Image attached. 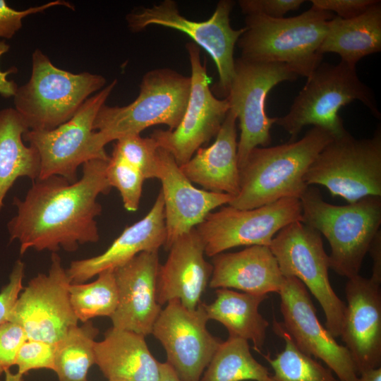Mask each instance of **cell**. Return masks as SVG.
<instances>
[{"instance_id": "obj_18", "label": "cell", "mask_w": 381, "mask_h": 381, "mask_svg": "<svg viewBox=\"0 0 381 381\" xmlns=\"http://www.w3.org/2000/svg\"><path fill=\"white\" fill-rule=\"evenodd\" d=\"M340 337L356 370L381 367L380 284L358 274L348 279Z\"/></svg>"}, {"instance_id": "obj_40", "label": "cell", "mask_w": 381, "mask_h": 381, "mask_svg": "<svg viewBox=\"0 0 381 381\" xmlns=\"http://www.w3.org/2000/svg\"><path fill=\"white\" fill-rule=\"evenodd\" d=\"M377 0H310L312 6L337 13V17L347 20L364 13Z\"/></svg>"}, {"instance_id": "obj_46", "label": "cell", "mask_w": 381, "mask_h": 381, "mask_svg": "<svg viewBox=\"0 0 381 381\" xmlns=\"http://www.w3.org/2000/svg\"><path fill=\"white\" fill-rule=\"evenodd\" d=\"M108 381H125V380H109Z\"/></svg>"}, {"instance_id": "obj_24", "label": "cell", "mask_w": 381, "mask_h": 381, "mask_svg": "<svg viewBox=\"0 0 381 381\" xmlns=\"http://www.w3.org/2000/svg\"><path fill=\"white\" fill-rule=\"evenodd\" d=\"M236 120V114L229 109L214 142L209 147H200L180 166L183 174L204 190L234 197L239 193Z\"/></svg>"}, {"instance_id": "obj_37", "label": "cell", "mask_w": 381, "mask_h": 381, "mask_svg": "<svg viewBox=\"0 0 381 381\" xmlns=\"http://www.w3.org/2000/svg\"><path fill=\"white\" fill-rule=\"evenodd\" d=\"M54 6H64L74 10L69 2L57 0L46 4L30 7L24 11H16L8 6L5 0H0V37L11 39L22 28V19L25 16L42 12Z\"/></svg>"}, {"instance_id": "obj_33", "label": "cell", "mask_w": 381, "mask_h": 381, "mask_svg": "<svg viewBox=\"0 0 381 381\" xmlns=\"http://www.w3.org/2000/svg\"><path fill=\"white\" fill-rule=\"evenodd\" d=\"M159 147L152 138L132 135L116 140L112 153L137 168L146 179H157L159 171Z\"/></svg>"}, {"instance_id": "obj_14", "label": "cell", "mask_w": 381, "mask_h": 381, "mask_svg": "<svg viewBox=\"0 0 381 381\" xmlns=\"http://www.w3.org/2000/svg\"><path fill=\"white\" fill-rule=\"evenodd\" d=\"M71 284L61 257L52 253L48 273L38 274L29 281L8 321L20 326L28 339L58 342L78 322L70 302Z\"/></svg>"}, {"instance_id": "obj_2", "label": "cell", "mask_w": 381, "mask_h": 381, "mask_svg": "<svg viewBox=\"0 0 381 381\" xmlns=\"http://www.w3.org/2000/svg\"><path fill=\"white\" fill-rule=\"evenodd\" d=\"M333 138L313 126L300 140L253 149L239 167V193L228 205L248 210L282 198L300 199L308 186L304 181L308 168Z\"/></svg>"}, {"instance_id": "obj_22", "label": "cell", "mask_w": 381, "mask_h": 381, "mask_svg": "<svg viewBox=\"0 0 381 381\" xmlns=\"http://www.w3.org/2000/svg\"><path fill=\"white\" fill-rule=\"evenodd\" d=\"M167 233L162 194H158L151 210L138 222L126 226L102 253L73 260L66 273L71 284L85 283L107 270L126 263L142 252L158 251Z\"/></svg>"}, {"instance_id": "obj_7", "label": "cell", "mask_w": 381, "mask_h": 381, "mask_svg": "<svg viewBox=\"0 0 381 381\" xmlns=\"http://www.w3.org/2000/svg\"><path fill=\"white\" fill-rule=\"evenodd\" d=\"M104 76L73 73L56 67L40 49L32 55V74L18 87L15 109L32 131H49L69 121L90 95L106 84Z\"/></svg>"}, {"instance_id": "obj_8", "label": "cell", "mask_w": 381, "mask_h": 381, "mask_svg": "<svg viewBox=\"0 0 381 381\" xmlns=\"http://www.w3.org/2000/svg\"><path fill=\"white\" fill-rule=\"evenodd\" d=\"M304 181L323 186L349 203L381 196L380 128L370 138L357 139L348 131L334 138L310 164Z\"/></svg>"}, {"instance_id": "obj_1", "label": "cell", "mask_w": 381, "mask_h": 381, "mask_svg": "<svg viewBox=\"0 0 381 381\" xmlns=\"http://www.w3.org/2000/svg\"><path fill=\"white\" fill-rule=\"evenodd\" d=\"M108 160L83 164V175L73 183L59 176L37 179L23 199L13 198L17 214L7 229L10 241L19 242L20 255L30 248L74 252L80 245L99 240L95 218L102 205L97 198L111 189L106 175Z\"/></svg>"}, {"instance_id": "obj_27", "label": "cell", "mask_w": 381, "mask_h": 381, "mask_svg": "<svg viewBox=\"0 0 381 381\" xmlns=\"http://www.w3.org/2000/svg\"><path fill=\"white\" fill-rule=\"evenodd\" d=\"M216 298L204 303L207 318L222 324L229 336L251 341L260 353L266 339L268 321L259 313V306L267 296L240 293L230 289H217Z\"/></svg>"}, {"instance_id": "obj_26", "label": "cell", "mask_w": 381, "mask_h": 381, "mask_svg": "<svg viewBox=\"0 0 381 381\" xmlns=\"http://www.w3.org/2000/svg\"><path fill=\"white\" fill-rule=\"evenodd\" d=\"M381 51V1L377 0L360 16L329 21L319 53H335L341 61L356 67L362 58Z\"/></svg>"}, {"instance_id": "obj_30", "label": "cell", "mask_w": 381, "mask_h": 381, "mask_svg": "<svg viewBox=\"0 0 381 381\" xmlns=\"http://www.w3.org/2000/svg\"><path fill=\"white\" fill-rule=\"evenodd\" d=\"M99 333L90 320L75 326L56 343L54 370L59 381H87L95 364L94 346Z\"/></svg>"}, {"instance_id": "obj_5", "label": "cell", "mask_w": 381, "mask_h": 381, "mask_svg": "<svg viewBox=\"0 0 381 381\" xmlns=\"http://www.w3.org/2000/svg\"><path fill=\"white\" fill-rule=\"evenodd\" d=\"M191 87L190 76L170 68L147 72L136 99L123 107L103 104L93 123L94 143L102 150L111 141L159 124L174 130L185 113Z\"/></svg>"}, {"instance_id": "obj_28", "label": "cell", "mask_w": 381, "mask_h": 381, "mask_svg": "<svg viewBox=\"0 0 381 381\" xmlns=\"http://www.w3.org/2000/svg\"><path fill=\"white\" fill-rule=\"evenodd\" d=\"M29 130L24 119L13 108L0 110V212L4 198L20 177L35 181L40 172V158L32 145H25L23 135Z\"/></svg>"}, {"instance_id": "obj_21", "label": "cell", "mask_w": 381, "mask_h": 381, "mask_svg": "<svg viewBox=\"0 0 381 381\" xmlns=\"http://www.w3.org/2000/svg\"><path fill=\"white\" fill-rule=\"evenodd\" d=\"M156 282L157 301L162 306L177 299L193 310L209 284L212 264L205 259V246L195 228L179 237L171 246Z\"/></svg>"}, {"instance_id": "obj_15", "label": "cell", "mask_w": 381, "mask_h": 381, "mask_svg": "<svg viewBox=\"0 0 381 381\" xmlns=\"http://www.w3.org/2000/svg\"><path fill=\"white\" fill-rule=\"evenodd\" d=\"M191 68V87L183 116L174 130H155L150 137L169 152L180 167L216 136L229 110L226 98L216 97L210 88L206 64L194 42L186 44Z\"/></svg>"}, {"instance_id": "obj_12", "label": "cell", "mask_w": 381, "mask_h": 381, "mask_svg": "<svg viewBox=\"0 0 381 381\" xmlns=\"http://www.w3.org/2000/svg\"><path fill=\"white\" fill-rule=\"evenodd\" d=\"M298 77L284 64L253 61L241 57L235 59L234 75L226 98L229 109L239 121L238 167L253 149L267 147L272 142L270 130L276 117H269L266 113L269 92L277 84L294 81Z\"/></svg>"}, {"instance_id": "obj_11", "label": "cell", "mask_w": 381, "mask_h": 381, "mask_svg": "<svg viewBox=\"0 0 381 381\" xmlns=\"http://www.w3.org/2000/svg\"><path fill=\"white\" fill-rule=\"evenodd\" d=\"M116 84L115 79L89 97L69 121L49 131L28 130L23 134V141L39 153L38 179L59 176L73 183L78 180L80 165L94 159H109L105 150L95 145L93 123Z\"/></svg>"}, {"instance_id": "obj_3", "label": "cell", "mask_w": 381, "mask_h": 381, "mask_svg": "<svg viewBox=\"0 0 381 381\" xmlns=\"http://www.w3.org/2000/svg\"><path fill=\"white\" fill-rule=\"evenodd\" d=\"M335 15L311 6L290 18L246 16L245 30L237 43L241 58L258 62L280 63L306 78L322 63L319 49L329 21Z\"/></svg>"}, {"instance_id": "obj_25", "label": "cell", "mask_w": 381, "mask_h": 381, "mask_svg": "<svg viewBox=\"0 0 381 381\" xmlns=\"http://www.w3.org/2000/svg\"><path fill=\"white\" fill-rule=\"evenodd\" d=\"M145 337L111 327L94 346L95 364L109 380L159 381V363Z\"/></svg>"}, {"instance_id": "obj_39", "label": "cell", "mask_w": 381, "mask_h": 381, "mask_svg": "<svg viewBox=\"0 0 381 381\" xmlns=\"http://www.w3.org/2000/svg\"><path fill=\"white\" fill-rule=\"evenodd\" d=\"M25 263L17 260L9 275L8 282L0 291V325L8 322L15 303L23 289Z\"/></svg>"}, {"instance_id": "obj_36", "label": "cell", "mask_w": 381, "mask_h": 381, "mask_svg": "<svg viewBox=\"0 0 381 381\" xmlns=\"http://www.w3.org/2000/svg\"><path fill=\"white\" fill-rule=\"evenodd\" d=\"M26 339L18 325L9 321L0 325V375L15 365L19 349Z\"/></svg>"}, {"instance_id": "obj_9", "label": "cell", "mask_w": 381, "mask_h": 381, "mask_svg": "<svg viewBox=\"0 0 381 381\" xmlns=\"http://www.w3.org/2000/svg\"><path fill=\"white\" fill-rule=\"evenodd\" d=\"M234 3L219 1L211 17L195 21L183 16L173 0H164L150 7H140L127 14L129 29L140 32L150 25H159L176 30L190 37L195 44L204 49L214 61L219 80L214 87L223 99L228 95L234 75V50L245 28L235 30L230 24V13Z\"/></svg>"}, {"instance_id": "obj_20", "label": "cell", "mask_w": 381, "mask_h": 381, "mask_svg": "<svg viewBox=\"0 0 381 381\" xmlns=\"http://www.w3.org/2000/svg\"><path fill=\"white\" fill-rule=\"evenodd\" d=\"M159 171L164 207L166 241L169 250L181 236L200 224L215 208L228 205L234 196L195 187L183 174L172 155L159 147Z\"/></svg>"}, {"instance_id": "obj_4", "label": "cell", "mask_w": 381, "mask_h": 381, "mask_svg": "<svg viewBox=\"0 0 381 381\" xmlns=\"http://www.w3.org/2000/svg\"><path fill=\"white\" fill-rule=\"evenodd\" d=\"M300 200L303 222L329 243V267L348 279L358 275L380 230L381 196H367L346 205H335L325 201L318 188L308 186Z\"/></svg>"}, {"instance_id": "obj_35", "label": "cell", "mask_w": 381, "mask_h": 381, "mask_svg": "<svg viewBox=\"0 0 381 381\" xmlns=\"http://www.w3.org/2000/svg\"><path fill=\"white\" fill-rule=\"evenodd\" d=\"M56 343L26 339L18 352L15 365L18 373L24 375L29 371L49 369L54 371Z\"/></svg>"}, {"instance_id": "obj_10", "label": "cell", "mask_w": 381, "mask_h": 381, "mask_svg": "<svg viewBox=\"0 0 381 381\" xmlns=\"http://www.w3.org/2000/svg\"><path fill=\"white\" fill-rule=\"evenodd\" d=\"M284 277L300 280L318 300L325 316V327L334 337L341 334L346 304L329 279V255L321 234L302 221L281 229L269 246Z\"/></svg>"}, {"instance_id": "obj_44", "label": "cell", "mask_w": 381, "mask_h": 381, "mask_svg": "<svg viewBox=\"0 0 381 381\" xmlns=\"http://www.w3.org/2000/svg\"><path fill=\"white\" fill-rule=\"evenodd\" d=\"M356 381H381V367L362 372Z\"/></svg>"}, {"instance_id": "obj_41", "label": "cell", "mask_w": 381, "mask_h": 381, "mask_svg": "<svg viewBox=\"0 0 381 381\" xmlns=\"http://www.w3.org/2000/svg\"><path fill=\"white\" fill-rule=\"evenodd\" d=\"M373 260L372 275L374 282L381 284V231L375 236L368 250Z\"/></svg>"}, {"instance_id": "obj_23", "label": "cell", "mask_w": 381, "mask_h": 381, "mask_svg": "<svg viewBox=\"0 0 381 381\" xmlns=\"http://www.w3.org/2000/svg\"><path fill=\"white\" fill-rule=\"evenodd\" d=\"M212 258V289H235L260 296L278 294L281 289L284 277L269 246H250Z\"/></svg>"}, {"instance_id": "obj_29", "label": "cell", "mask_w": 381, "mask_h": 381, "mask_svg": "<svg viewBox=\"0 0 381 381\" xmlns=\"http://www.w3.org/2000/svg\"><path fill=\"white\" fill-rule=\"evenodd\" d=\"M268 369L253 356L248 341L229 336L222 341L200 381H268Z\"/></svg>"}, {"instance_id": "obj_6", "label": "cell", "mask_w": 381, "mask_h": 381, "mask_svg": "<svg viewBox=\"0 0 381 381\" xmlns=\"http://www.w3.org/2000/svg\"><path fill=\"white\" fill-rule=\"evenodd\" d=\"M358 100L377 118H380L372 90L359 79L356 67L340 61L337 64L322 62L307 78V82L295 97L289 111L276 117L274 124L296 140L308 125L320 127L334 138L346 131L339 115L340 109Z\"/></svg>"}, {"instance_id": "obj_42", "label": "cell", "mask_w": 381, "mask_h": 381, "mask_svg": "<svg viewBox=\"0 0 381 381\" xmlns=\"http://www.w3.org/2000/svg\"><path fill=\"white\" fill-rule=\"evenodd\" d=\"M9 49V46L4 41L0 42V55L6 52ZM16 69L9 70L6 73L0 71V94L5 97L14 96L18 89L17 85L13 81H7L5 76L7 73L16 72Z\"/></svg>"}, {"instance_id": "obj_19", "label": "cell", "mask_w": 381, "mask_h": 381, "mask_svg": "<svg viewBox=\"0 0 381 381\" xmlns=\"http://www.w3.org/2000/svg\"><path fill=\"white\" fill-rule=\"evenodd\" d=\"M158 251L142 252L114 270L119 301L112 327L146 337L162 311L157 301Z\"/></svg>"}, {"instance_id": "obj_17", "label": "cell", "mask_w": 381, "mask_h": 381, "mask_svg": "<svg viewBox=\"0 0 381 381\" xmlns=\"http://www.w3.org/2000/svg\"><path fill=\"white\" fill-rule=\"evenodd\" d=\"M278 294L282 323L297 348L323 361L340 381H356L359 375L349 352L320 322L304 284L294 277H284Z\"/></svg>"}, {"instance_id": "obj_38", "label": "cell", "mask_w": 381, "mask_h": 381, "mask_svg": "<svg viewBox=\"0 0 381 381\" xmlns=\"http://www.w3.org/2000/svg\"><path fill=\"white\" fill-rule=\"evenodd\" d=\"M304 2V0H240L238 5L246 16L282 18L286 13L298 9Z\"/></svg>"}, {"instance_id": "obj_13", "label": "cell", "mask_w": 381, "mask_h": 381, "mask_svg": "<svg viewBox=\"0 0 381 381\" xmlns=\"http://www.w3.org/2000/svg\"><path fill=\"white\" fill-rule=\"evenodd\" d=\"M302 221L300 199L286 198L256 208L240 210L230 205L212 212L195 229L209 257L241 246H269L286 226Z\"/></svg>"}, {"instance_id": "obj_45", "label": "cell", "mask_w": 381, "mask_h": 381, "mask_svg": "<svg viewBox=\"0 0 381 381\" xmlns=\"http://www.w3.org/2000/svg\"><path fill=\"white\" fill-rule=\"evenodd\" d=\"M5 378L4 381H23V375L19 373H12L10 370L5 373Z\"/></svg>"}, {"instance_id": "obj_43", "label": "cell", "mask_w": 381, "mask_h": 381, "mask_svg": "<svg viewBox=\"0 0 381 381\" xmlns=\"http://www.w3.org/2000/svg\"><path fill=\"white\" fill-rule=\"evenodd\" d=\"M159 381H181L173 368L167 363H159Z\"/></svg>"}, {"instance_id": "obj_34", "label": "cell", "mask_w": 381, "mask_h": 381, "mask_svg": "<svg viewBox=\"0 0 381 381\" xmlns=\"http://www.w3.org/2000/svg\"><path fill=\"white\" fill-rule=\"evenodd\" d=\"M106 175L111 188L119 191L124 208L128 212L137 211L145 180L142 173L119 155L111 153Z\"/></svg>"}, {"instance_id": "obj_32", "label": "cell", "mask_w": 381, "mask_h": 381, "mask_svg": "<svg viewBox=\"0 0 381 381\" xmlns=\"http://www.w3.org/2000/svg\"><path fill=\"white\" fill-rule=\"evenodd\" d=\"M90 283L71 284L69 298L73 310L83 323L96 317H111L119 295L114 270L100 272Z\"/></svg>"}, {"instance_id": "obj_16", "label": "cell", "mask_w": 381, "mask_h": 381, "mask_svg": "<svg viewBox=\"0 0 381 381\" xmlns=\"http://www.w3.org/2000/svg\"><path fill=\"white\" fill-rule=\"evenodd\" d=\"M208 320L204 302L190 310L174 299L167 303L153 326L152 334L181 381H200L223 341L207 330Z\"/></svg>"}, {"instance_id": "obj_31", "label": "cell", "mask_w": 381, "mask_h": 381, "mask_svg": "<svg viewBox=\"0 0 381 381\" xmlns=\"http://www.w3.org/2000/svg\"><path fill=\"white\" fill-rule=\"evenodd\" d=\"M273 330L285 347L275 358L262 354L273 370L268 381H340L329 368L300 351L282 322L274 320Z\"/></svg>"}]
</instances>
